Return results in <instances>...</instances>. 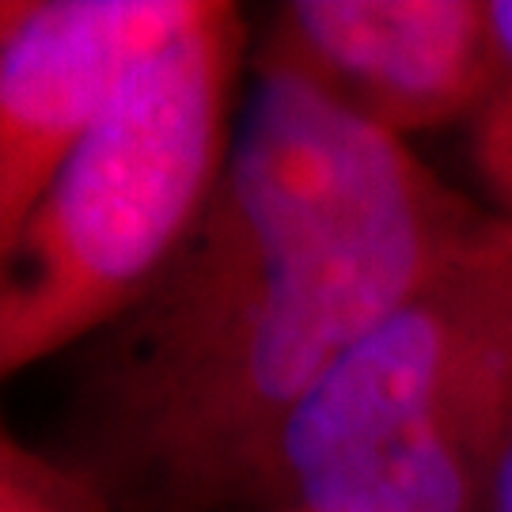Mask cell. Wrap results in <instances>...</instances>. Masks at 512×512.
Returning <instances> with one entry per match:
<instances>
[{
	"label": "cell",
	"mask_w": 512,
	"mask_h": 512,
	"mask_svg": "<svg viewBox=\"0 0 512 512\" xmlns=\"http://www.w3.org/2000/svg\"><path fill=\"white\" fill-rule=\"evenodd\" d=\"M475 224L403 137L262 46L213 198L80 346L46 456L99 512L281 501L300 403Z\"/></svg>",
	"instance_id": "6da1fadb"
},
{
	"label": "cell",
	"mask_w": 512,
	"mask_h": 512,
	"mask_svg": "<svg viewBox=\"0 0 512 512\" xmlns=\"http://www.w3.org/2000/svg\"><path fill=\"white\" fill-rule=\"evenodd\" d=\"M243 19L198 16L118 84L0 258V387L92 342L164 270L232 148Z\"/></svg>",
	"instance_id": "7a4b0ae2"
},
{
	"label": "cell",
	"mask_w": 512,
	"mask_h": 512,
	"mask_svg": "<svg viewBox=\"0 0 512 512\" xmlns=\"http://www.w3.org/2000/svg\"><path fill=\"white\" fill-rule=\"evenodd\" d=\"M512 399V220L456 255L315 384L281 437L293 512H475Z\"/></svg>",
	"instance_id": "3957f363"
},
{
	"label": "cell",
	"mask_w": 512,
	"mask_h": 512,
	"mask_svg": "<svg viewBox=\"0 0 512 512\" xmlns=\"http://www.w3.org/2000/svg\"><path fill=\"white\" fill-rule=\"evenodd\" d=\"M202 0H0V258L57 167Z\"/></svg>",
	"instance_id": "277c9868"
},
{
	"label": "cell",
	"mask_w": 512,
	"mask_h": 512,
	"mask_svg": "<svg viewBox=\"0 0 512 512\" xmlns=\"http://www.w3.org/2000/svg\"><path fill=\"white\" fill-rule=\"evenodd\" d=\"M266 46L395 137L478 118L505 84L475 0H293Z\"/></svg>",
	"instance_id": "5b68a950"
},
{
	"label": "cell",
	"mask_w": 512,
	"mask_h": 512,
	"mask_svg": "<svg viewBox=\"0 0 512 512\" xmlns=\"http://www.w3.org/2000/svg\"><path fill=\"white\" fill-rule=\"evenodd\" d=\"M0 512H99L46 452L19 444L0 414Z\"/></svg>",
	"instance_id": "8992f818"
},
{
	"label": "cell",
	"mask_w": 512,
	"mask_h": 512,
	"mask_svg": "<svg viewBox=\"0 0 512 512\" xmlns=\"http://www.w3.org/2000/svg\"><path fill=\"white\" fill-rule=\"evenodd\" d=\"M475 164L486 186L512 209V84L475 118Z\"/></svg>",
	"instance_id": "52a82bcc"
},
{
	"label": "cell",
	"mask_w": 512,
	"mask_h": 512,
	"mask_svg": "<svg viewBox=\"0 0 512 512\" xmlns=\"http://www.w3.org/2000/svg\"><path fill=\"white\" fill-rule=\"evenodd\" d=\"M490 494H494V512H512V399H509V421H505V433H501V448H497Z\"/></svg>",
	"instance_id": "ba28073f"
},
{
	"label": "cell",
	"mask_w": 512,
	"mask_h": 512,
	"mask_svg": "<svg viewBox=\"0 0 512 512\" xmlns=\"http://www.w3.org/2000/svg\"><path fill=\"white\" fill-rule=\"evenodd\" d=\"M490 27H494L497 57H501V69H505V84H512V0H497L490 4ZM501 84V88H505Z\"/></svg>",
	"instance_id": "9c48e42d"
},
{
	"label": "cell",
	"mask_w": 512,
	"mask_h": 512,
	"mask_svg": "<svg viewBox=\"0 0 512 512\" xmlns=\"http://www.w3.org/2000/svg\"><path fill=\"white\" fill-rule=\"evenodd\" d=\"M289 512H293V509H289Z\"/></svg>",
	"instance_id": "30bf717a"
}]
</instances>
